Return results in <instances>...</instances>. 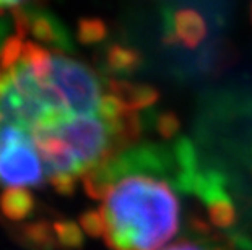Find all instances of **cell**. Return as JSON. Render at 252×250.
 Segmentation results:
<instances>
[{
	"mask_svg": "<svg viewBox=\"0 0 252 250\" xmlns=\"http://www.w3.org/2000/svg\"><path fill=\"white\" fill-rule=\"evenodd\" d=\"M158 148L124 150L83 175L91 198H101L104 242L112 250H159L179 229V196L166 179Z\"/></svg>",
	"mask_w": 252,
	"mask_h": 250,
	"instance_id": "1",
	"label": "cell"
},
{
	"mask_svg": "<svg viewBox=\"0 0 252 250\" xmlns=\"http://www.w3.org/2000/svg\"><path fill=\"white\" fill-rule=\"evenodd\" d=\"M46 77L70 114L103 112L108 82H103L99 73L85 62L47 47Z\"/></svg>",
	"mask_w": 252,
	"mask_h": 250,
	"instance_id": "2",
	"label": "cell"
},
{
	"mask_svg": "<svg viewBox=\"0 0 252 250\" xmlns=\"http://www.w3.org/2000/svg\"><path fill=\"white\" fill-rule=\"evenodd\" d=\"M47 180L42 158L28 130L0 124V184L5 187H37Z\"/></svg>",
	"mask_w": 252,
	"mask_h": 250,
	"instance_id": "3",
	"label": "cell"
},
{
	"mask_svg": "<svg viewBox=\"0 0 252 250\" xmlns=\"http://www.w3.org/2000/svg\"><path fill=\"white\" fill-rule=\"evenodd\" d=\"M108 89L126 108L135 111V112L138 109L153 106L158 99V91L155 88L148 86V84L124 82V80H109Z\"/></svg>",
	"mask_w": 252,
	"mask_h": 250,
	"instance_id": "4",
	"label": "cell"
},
{
	"mask_svg": "<svg viewBox=\"0 0 252 250\" xmlns=\"http://www.w3.org/2000/svg\"><path fill=\"white\" fill-rule=\"evenodd\" d=\"M207 34L205 20L194 10H181L174 17V36L182 46L195 47Z\"/></svg>",
	"mask_w": 252,
	"mask_h": 250,
	"instance_id": "5",
	"label": "cell"
},
{
	"mask_svg": "<svg viewBox=\"0 0 252 250\" xmlns=\"http://www.w3.org/2000/svg\"><path fill=\"white\" fill-rule=\"evenodd\" d=\"M0 210L13 221H21L34 210V198L23 187H8L0 195Z\"/></svg>",
	"mask_w": 252,
	"mask_h": 250,
	"instance_id": "6",
	"label": "cell"
},
{
	"mask_svg": "<svg viewBox=\"0 0 252 250\" xmlns=\"http://www.w3.org/2000/svg\"><path fill=\"white\" fill-rule=\"evenodd\" d=\"M23 242L36 250H51L57 246L56 232L49 222H31L21 227Z\"/></svg>",
	"mask_w": 252,
	"mask_h": 250,
	"instance_id": "7",
	"label": "cell"
},
{
	"mask_svg": "<svg viewBox=\"0 0 252 250\" xmlns=\"http://www.w3.org/2000/svg\"><path fill=\"white\" fill-rule=\"evenodd\" d=\"M56 232L57 246L67 250H78L83 246V232L78 224L72 221H59L52 224Z\"/></svg>",
	"mask_w": 252,
	"mask_h": 250,
	"instance_id": "8",
	"label": "cell"
},
{
	"mask_svg": "<svg viewBox=\"0 0 252 250\" xmlns=\"http://www.w3.org/2000/svg\"><path fill=\"white\" fill-rule=\"evenodd\" d=\"M108 63L111 70L132 72L140 65V56H138V52L127 49V47L114 46L108 54Z\"/></svg>",
	"mask_w": 252,
	"mask_h": 250,
	"instance_id": "9",
	"label": "cell"
},
{
	"mask_svg": "<svg viewBox=\"0 0 252 250\" xmlns=\"http://www.w3.org/2000/svg\"><path fill=\"white\" fill-rule=\"evenodd\" d=\"M80 227L91 237L104 236V220L101 211H87L80 216Z\"/></svg>",
	"mask_w": 252,
	"mask_h": 250,
	"instance_id": "10",
	"label": "cell"
},
{
	"mask_svg": "<svg viewBox=\"0 0 252 250\" xmlns=\"http://www.w3.org/2000/svg\"><path fill=\"white\" fill-rule=\"evenodd\" d=\"M157 129H158V134L163 135L164 138L174 137L179 132V119L171 112L163 114L157 122Z\"/></svg>",
	"mask_w": 252,
	"mask_h": 250,
	"instance_id": "11",
	"label": "cell"
},
{
	"mask_svg": "<svg viewBox=\"0 0 252 250\" xmlns=\"http://www.w3.org/2000/svg\"><path fill=\"white\" fill-rule=\"evenodd\" d=\"M164 250H202L198 246H195L194 242H189V241H179L173 244V246L166 247Z\"/></svg>",
	"mask_w": 252,
	"mask_h": 250,
	"instance_id": "12",
	"label": "cell"
},
{
	"mask_svg": "<svg viewBox=\"0 0 252 250\" xmlns=\"http://www.w3.org/2000/svg\"><path fill=\"white\" fill-rule=\"evenodd\" d=\"M26 0H0V12H5V10H15L23 5Z\"/></svg>",
	"mask_w": 252,
	"mask_h": 250,
	"instance_id": "13",
	"label": "cell"
}]
</instances>
